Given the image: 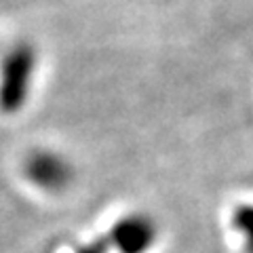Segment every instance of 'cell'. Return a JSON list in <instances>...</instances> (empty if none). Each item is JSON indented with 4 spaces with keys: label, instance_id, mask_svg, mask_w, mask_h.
<instances>
[{
    "label": "cell",
    "instance_id": "cell-3",
    "mask_svg": "<svg viewBox=\"0 0 253 253\" xmlns=\"http://www.w3.org/2000/svg\"><path fill=\"white\" fill-rule=\"evenodd\" d=\"M26 177L46 192H61L72 184L74 167L68 156L55 150H34L23 165Z\"/></svg>",
    "mask_w": 253,
    "mask_h": 253
},
{
    "label": "cell",
    "instance_id": "cell-1",
    "mask_svg": "<svg viewBox=\"0 0 253 253\" xmlns=\"http://www.w3.org/2000/svg\"><path fill=\"white\" fill-rule=\"evenodd\" d=\"M38 72V51L28 41L13 42L0 57V112L11 116L28 104Z\"/></svg>",
    "mask_w": 253,
    "mask_h": 253
},
{
    "label": "cell",
    "instance_id": "cell-5",
    "mask_svg": "<svg viewBox=\"0 0 253 253\" xmlns=\"http://www.w3.org/2000/svg\"><path fill=\"white\" fill-rule=\"evenodd\" d=\"M110 251H112V245H110L108 234H99L93 241L81 245L74 253H110Z\"/></svg>",
    "mask_w": 253,
    "mask_h": 253
},
{
    "label": "cell",
    "instance_id": "cell-4",
    "mask_svg": "<svg viewBox=\"0 0 253 253\" xmlns=\"http://www.w3.org/2000/svg\"><path fill=\"white\" fill-rule=\"evenodd\" d=\"M230 224L243 236L245 251L253 253V203H243L232 211Z\"/></svg>",
    "mask_w": 253,
    "mask_h": 253
},
{
    "label": "cell",
    "instance_id": "cell-2",
    "mask_svg": "<svg viewBox=\"0 0 253 253\" xmlns=\"http://www.w3.org/2000/svg\"><path fill=\"white\" fill-rule=\"evenodd\" d=\"M106 234L116 253H148L158 241V226L146 213H129L116 219Z\"/></svg>",
    "mask_w": 253,
    "mask_h": 253
}]
</instances>
